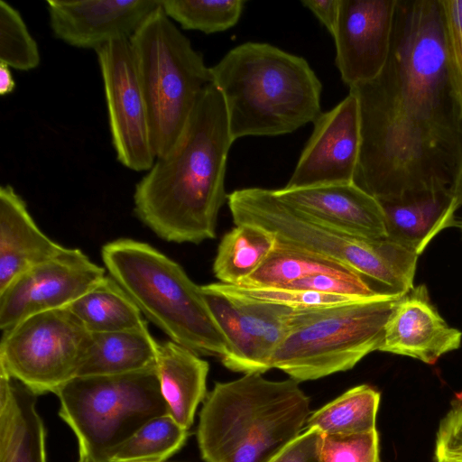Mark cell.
Returning <instances> with one entry per match:
<instances>
[{
	"mask_svg": "<svg viewBox=\"0 0 462 462\" xmlns=\"http://www.w3.org/2000/svg\"><path fill=\"white\" fill-rule=\"evenodd\" d=\"M349 92L361 114L356 184L376 199L462 190V110L439 12L399 14L384 68Z\"/></svg>",
	"mask_w": 462,
	"mask_h": 462,
	"instance_id": "cell-1",
	"label": "cell"
},
{
	"mask_svg": "<svg viewBox=\"0 0 462 462\" xmlns=\"http://www.w3.org/2000/svg\"><path fill=\"white\" fill-rule=\"evenodd\" d=\"M233 143L223 97L210 83L175 144L136 184L138 219L171 243L215 238L218 212L227 199L225 175Z\"/></svg>",
	"mask_w": 462,
	"mask_h": 462,
	"instance_id": "cell-2",
	"label": "cell"
},
{
	"mask_svg": "<svg viewBox=\"0 0 462 462\" xmlns=\"http://www.w3.org/2000/svg\"><path fill=\"white\" fill-rule=\"evenodd\" d=\"M221 93L230 135L276 136L313 123L322 113V84L302 57L248 42L210 67Z\"/></svg>",
	"mask_w": 462,
	"mask_h": 462,
	"instance_id": "cell-3",
	"label": "cell"
},
{
	"mask_svg": "<svg viewBox=\"0 0 462 462\" xmlns=\"http://www.w3.org/2000/svg\"><path fill=\"white\" fill-rule=\"evenodd\" d=\"M310 399L299 382L245 374L216 383L199 412L197 439L206 462H269L304 430Z\"/></svg>",
	"mask_w": 462,
	"mask_h": 462,
	"instance_id": "cell-4",
	"label": "cell"
},
{
	"mask_svg": "<svg viewBox=\"0 0 462 462\" xmlns=\"http://www.w3.org/2000/svg\"><path fill=\"white\" fill-rule=\"evenodd\" d=\"M101 256L108 275L170 340L199 356L221 359L226 355L228 343L201 287L178 263L152 245L132 238L105 244Z\"/></svg>",
	"mask_w": 462,
	"mask_h": 462,
	"instance_id": "cell-5",
	"label": "cell"
},
{
	"mask_svg": "<svg viewBox=\"0 0 462 462\" xmlns=\"http://www.w3.org/2000/svg\"><path fill=\"white\" fill-rule=\"evenodd\" d=\"M235 225L266 229L278 241L337 261L379 288L402 295L413 287L419 254L387 237L371 239L325 225L282 201L273 189L246 188L227 195Z\"/></svg>",
	"mask_w": 462,
	"mask_h": 462,
	"instance_id": "cell-6",
	"label": "cell"
},
{
	"mask_svg": "<svg viewBox=\"0 0 462 462\" xmlns=\"http://www.w3.org/2000/svg\"><path fill=\"white\" fill-rule=\"evenodd\" d=\"M401 296L385 294L294 310L271 367L299 383L353 368L371 352L379 351L385 325Z\"/></svg>",
	"mask_w": 462,
	"mask_h": 462,
	"instance_id": "cell-7",
	"label": "cell"
},
{
	"mask_svg": "<svg viewBox=\"0 0 462 462\" xmlns=\"http://www.w3.org/2000/svg\"><path fill=\"white\" fill-rule=\"evenodd\" d=\"M146 101L156 158L164 156L183 132L210 68L190 41L159 6L130 38Z\"/></svg>",
	"mask_w": 462,
	"mask_h": 462,
	"instance_id": "cell-8",
	"label": "cell"
},
{
	"mask_svg": "<svg viewBox=\"0 0 462 462\" xmlns=\"http://www.w3.org/2000/svg\"><path fill=\"white\" fill-rule=\"evenodd\" d=\"M55 394L59 415L78 439L79 462H106L144 424L168 414L156 365L122 374L76 376Z\"/></svg>",
	"mask_w": 462,
	"mask_h": 462,
	"instance_id": "cell-9",
	"label": "cell"
},
{
	"mask_svg": "<svg viewBox=\"0 0 462 462\" xmlns=\"http://www.w3.org/2000/svg\"><path fill=\"white\" fill-rule=\"evenodd\" d=\"M91 332L68 309L31 316L0 340V366L37 395L56 392L77 373Z\"/></svg>",
	"mask_w": 462,
	"mask_h": 462,
	"instance_id": "cell-10",
	"label": "cell"
},
{
	"mask_svg": "<svg viewBox=\"0 0 462 462\" xmlns=\"http://www.w3.org/2000/svg\"><path fill=\"white\" fill-rule=\"evenodd\" d=\"M96 53L116 158L130 170L148 171L154 163L156 154L130 40L110 42Z\"/></svg>",
	"mask_w": 462,
	"mask_h": 462,
	"instance_id": "cell-11",
	"label": "cell"
},
{
	"mask_svg": "<svg viewBox=\"0 0 462 462\" xmlns=\"http://www.w3.org/2000/svg\"><path fill=\"white\" fill-rule=\"evenodd\" d=\"M105 271L80 249L69 247L27 270L0 291L1 331L31 316L69 307L101 282Z\"/></svg>",
	"mask_w": 462,
	"mask_h": 462,
	"instance_id": "cell-12",
	"label": "cell"
},
{
	"mask_svg": "<svg viewBox=\"0 0 462 462\" xmlns=\"http://www.w3.org/2000/svg\"><path fill=\"white\" fill-rule=\"evenodd\" d=\"M202 294L229 348L221 358L229 370L263 374L283 337L294 309L254 301L201 285Z\"/></svg>",
	"mask_w": 462,
	"mask_h": 462,
	"instance_id": "cell-13",
	"label": "cell"
},
{
	"mask_svg": "<svg viewBox=\"0 0 462 462\" xmlns=\"http://www.w3.org/2000/svg\"><path fill=\"white\" fill-rule=\"evenodd\" d=\"M313 124L310 139L284 188L355 182L362 143L357 97L349 92Z\"/></svg>",
	"mask_w": 462,
	"mask_h": 462,
	"instance_id": "cell-14",
	"label": "cell"
},
{
	"mask_svg": "<svg viewBox=\"0 0 462 462\" xmlns=\"http://www.w3.org/2000/svg\"><path fill=\"white\" fill-rule=\"evenodd\" d=\"M397 0H340L336 65L349 88L375 79L391 46Z\"/></svg>",
	"mask_w": 462,
	"mask_h": 462,
	"instance_id": "cell-15",
	"label": "cell"
},
{
	"mask_svg": "<svg viewBox=\"0 0 462 462\" xmlns=\"http://www.w3.org/2000/svg\"><path fill=\"white\" fill-rule=\"evenodd\" d=\"M53 34L65 43L95 51L116 40H130L160 0L46 2Z\"/></svg>",
	"mask_w": 462,
	"mask_h": 462,
	"instance_id": "cell-16",
	"label": "cell"
},
{
	"mask_svg": "<svg viewBox=\"0 0 462 462\" xmlns=\"http://www.w3.org/2000/svg\"><path fill=\"white\" fill-rule=\"evenodd\" d=\"M462 332L450 327L431 303L426 285L413 286L396 301L387 320L381 352L428 365L460 347Z\"/></svg>",
	"mask_w": 462,
	"mask_h": 462,
	"instance_id": "cell-17",
	"label": "cell"
},
{
	"mask_svg": "<svg viewBox=\"0 0 462 462\" xmlns=\"http://www.w3.org/2000/svg\"><path fill=\"white\" fill-rule=\"evenodd\" d=\"M273 192L295 209L347 234L371 239L387 236L380 204L355 182L283 187Z\"/></svg>",
	"mask_w": 462,
	"mask_h": 462,
	"instance_id": "cell-18",
	"label": "cell"
},
{
	"mask_svg": "<svg viewBox=\"0 0 462 462\" xmlns=\"http://www.w3.org/2000/svg\"><path fill=\"white\" fill-rule=\"evenodd\" d=\"M67 247L47 236L11 185L0 188V291L27 270Z\"/></svg>",
	"mask_w": 462,
	"mask_h": 462,
	"instance_id": "cell-19",
	"label": "cell"
},
{
	"mask_svg": "<svg viewBox=\"0 0 462 462\" xmlns=\"http://www.w3.org/2000/svg\"><path fill=\"white\" fill-rule=\"evenodd\" d=\"M37 396L0 366V462H47Z\"/></svg>",
	"mask_w": 462,
	"mask_h": 462,
	"instance_id": "cell-20",
	"label": "cell"
},
{
	"mask_svg": "<svg viewBox=\"0 0 462 462\" xmlns=\"http://www.w3.org/2000/svg\"><path fill=\"white\" fill-rule=\"evenodd\" d=\"M156 368L168 414L189 430L199 404L208 394V363L169 339L158 344Z\"/></svg>",
	"mask_w": 462,
	"mask_h": 462,
	"instance_id": "cell-21",
	"label": "cell"
},
{
	"mask_svg": "<svg viewBox=\"0 0 462 462\" xmlns=\"http://www.w3.org/2000/svg\"><path fill=\"white\" fill-rule=\"evenodd\" d=\"M158 344L147 324L123 331L91 333L77 376L122 374L156 365Z\"/></svg>",
	"mask_w": 462,
	"mask_h": 462,
	"instance_id": "cell-22",
	"label": "cell"
},
{
	"mask_svg": "<svg viewBox=\"0 0 462 462\" xmlns=\"http://www.w3.org/2000/svg\"><path fill=\"white\" fill-rule=\"evenodd\" d=\"M67 308L91 333L123 331L147 324L133 300L109 275Z\"/></svg>",
	"mask_w": 462,
	"mask_h": 462,
	"instance_id": "cell-23",
	"label": "cell"
},
{
	"mask_svg": "<svg viewBox=\"0 0 462 462\" xmlns=\"http://www.w3.org/2000/svg\"><path fill=\"white\" fill-rule=\"evenodd\" d=\"M276 236L250 224L236 225L222 237L213 263L219 282L238 285L263 263L276 244Z\"/></svg>",
	"mask_w": 462,
	"mask_h": 462,
	"instance_id": "cell-24",
	"label": "cell"
},
{
	"mask_svg": "<svg viewBox=\"0 0 462 462\" xmlns=\"http://www.w3.org/2000/svg\"><path fill=\"white\" fill-rule=\"evenodd\" d=\"M380 393L361 384L347 390L310 413L304 429H318L324 435L347 436L376 430Z\"/></svg>",
	"mask_w": 462,
	"mask_h": 462,
	"instance_id": "cell-25",
	"label": "cell"
},
{
	"mask_svg": "<svg viewBox=\"0 0 462 462\" xmlns=\"http://www.w3.org/2000/svg\"><path fill=\"white\" fill-rule=\"evenodd\" d=\"M321 273L359 274L337 261L276 240L273 250L263 263L238 285L283 287Z\"/></svg>",
	"mask_w": 462,
	"mask_h": 462,
	"instance_id": "cell-26",
	"label": "cell"
},
{
	"mask_svg": "<svg viewBox=\"0 0 462 462\" xmlns=\"http://www.w3.org/2000/svg\"><path fill=\"white\" fill-rule=\"evenodd\" d=\"M188 434L169 414L157 417L115 449L106 462H165L184 446Z\"/></svg>",
	"mask_w": 462,
	"mask_h": 462,
	"instance_id": "cell-27",
	"label": "cell"
},
{
	"mask_svg": "<svg viewBox=\"0 0 462 462\" xmlns=\"http://www.w3.org/2000/svg\"><path fill=\"white\" fill-rule=\"evenodd\" d=\"M245 0H161L165 14L186 30L214 33L226 31L239 21Z\"/></svg>",
	"mask_w": 462,
	"mask_h": 462,
	"instance_id": "cell-28",
	"label": "cell"
},
{
	"mask_svg": "<svg viewBox=\"0 0 462 462\" xmlns=\"http://www.w3.org/2000/svg\"><path fill=\"white\" fill-rule=\"evenodd\" d=\"M37 42L21 14L9 3L0 1V62L19 70H31L40 64Z\"/></svg>",
	"mask_w": 462,
	"mask_h": 462,
	"instance_id": "cell-29",
	"label": "cell"
},
{
	"mask_svg": "<svg viewBox=\"0 0 462 462\" xmlns=\"http://www.w3.org/2000/svg\"><path fill=\"white\" fill-rule=\"evenodd\" d=\"M211 284L216 290L226 294L254 301L282 305L294 310L330 306L364 300L283 287H245L222 282Z\"/></svg>",
	"mask_w": 462,
	"mask_h": 462,
	"instance_id": "cell-30",
	"label": "cell"
},
{
	"mask_svg": "<svg viewBox=\"0 0 462 462\" xmlns=\"http://www.w3.org/2000/svg\"><path fill=\"white\" fill-rule=\"evenodd\" d=\"M319 462H379L377 430L347 436L323 434Z\"/></svg>",
	"mask_w": 462,
	"mask_h": 462,
	"instance_id": "cell-31",
	"label": "cell"
},
{
	"mask_svg": "<svg viewBox=\"0 0 462 462\" xmlns=\"http://www.w3.org/2000/svg\"><path fill=\"white\" fill-rule=\"evenodd\" d=\"M440 4L450 76L462 110V0H440Z\"/></svg>",
	"mask_w": 462,
	"mask_h": 462,
	"instance_id": "cell-32",
	"label": "cell"
},
{
	"mask_svg": "<svg viewBox=\"0 0 462 462\" xmlns=\"http://www.w3.org/2000/svg\"><path fill=\"white\" fill-rule=\"evenodd\" d=\"M462 461V391L455 393L441 418L435 441V460Z\"/></svg>",
	"mask_w": 462,
	"mask_h": 462,
	"instance_id": "cell-33",
	"label": "cell"
},
{
	"mask_svg": "<svg viewBox=\"0 0 462 462\" xmlns=\"http://www.w3.org/2000/svg\"><path fill=\"white\" fill-rule=\"evenodd\" d=\"M322 437L318 429H304L269 462H319Z\"/></svg>",
	"mask_w": 462,
	"mask_h": 462,
	"instance_id": "cell-34",
	"label": "cell"
},
{
	"mask_svg": "<svg viewBox=\"0 0 462 462\" xmlns=\"http://www.w3.org/2000/svg\"><path fill=\"white\" fill-rule=\"evenodd\" d=\"M340 0H304L303 6L308 8L325 26L333 37L336 33Z\"/></svg>",
	"mask_w": 462,
	"mask_h": 462,
	"instance_id": "cell-35",
	"label": "cell"
},
{
	"mask_svg": "<svg viewBox=\"0 0 462 462\" xmlns=\"http://www.w3.org/2000/svg\"><path fill=\"white\" fill-rule=\"evenodd\" d=\"M15 82L10 67L0 62V95L6 96L14 91Z\"/></svg>",
	"mask_w": 462,
	"mask_h": 462,
	"instance_id": "cell-36",
	"label": "cell"
},
{
	"mask_svg": "<svg viewBox=\"0 0 462 462\" xmlns=\"http://www.w3.org/2000/svg\"><path fill=\"white\" fill-rule=\"evenodd\" d=\"M436 462H462V461H458V460H448V459H439V460H436Z\"/></svg>",
	"mask_w": 462,
	"mask_h": 462,
	"instance_id": "cell-37",
	"label": "cell"
},
{
	"mask_svg": "<svg viewBox=\"0 0 462 462\" xmlns=\"http://www.w3.org/2000/svg\"><path fill=\"white\" fill-rule=\"evenodd\" d=\"M460 227H461V229H462V221H461V226H460Z\"/></svg>",
	"mask_w": 462,
	"mask_h": 462,
	"instance_id": "cell-38",
	"label": "cell"
},
{
	"mask_svg": "<svg viewBox=\"0 0 462 462\" xmlns=\"http://www.w3.org/2000/svg\"><path fill=\"white\" fill-rule=\"evenodd\" d=\"M79 462V461H78Z\"/></svg>",
	"mask_w": 462,
	"mask_h": 462,
	"instance_id": "cell-39",
	"label": "cell"
}]
</instances>
